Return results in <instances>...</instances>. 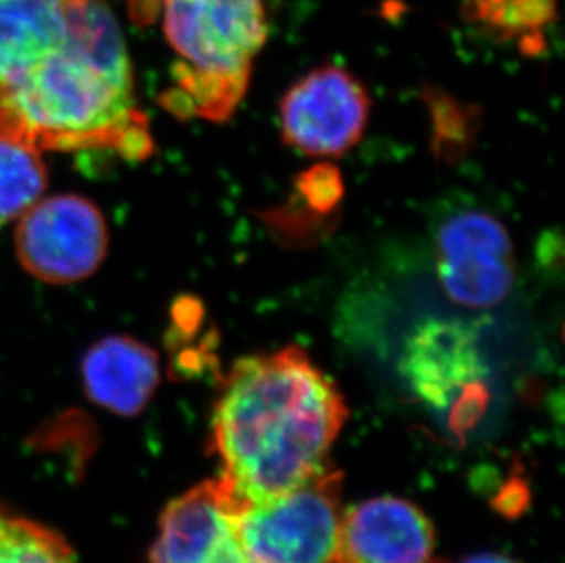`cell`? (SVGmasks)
Segmentation results:
<instances>
[{
	"label": "cell",
	"instance_id": "obj_16",
	"mask_svg": "<svg viewBox=\"0 0 565 563\" xmlns=\"http://www.w3.org/2000/svg\"><path fill=\"white\" fill-rule=\"evenodd\" d=\"M160 2L161 0H128V6H130V13H132L134 19L147 22L152 17L158 15Z\"/></svg>",
	"mask_w": 565,
	"mask_h": 563
},
{
	"label": "cell",
	"instance_id": "obj_9",
	"mask_svg": "<svg viewBox=\"0 0 565 563\" xmlns=\"http://www.w3.org/2000/svg\"><path fill=\"white\" fill-rule=\"evenodd\" d=\"M434 531L422 510L375 498L342 518L339 563H434Z\"/></svg>",
	"mask_w": 565,
	"mask_h": 563
},
{
	"label": "cell",
	"instance_id": "obj_6",
	"mask_svg": "<svg viewBox=\"0 0 565 563\" xmlns=\"http://www.w3.org/2000/svg\"><path fill=\"white\" fill-rule=\"evenodd\" d=\"M434 261L445 295L467 309L497 308L516 282L511 234L487 211L450 214L436 231Z\"/></svg>",
	"mask_w": 565,
	"mask_h": 563
},
{
	"label": "cell",
	"instance_id": "obj_8",
	"mask_svg": "<svg viewBox=\"0 0 565 563\" xmlns=\"http://www.w3.org/2000/svg\"><path fill=\"white\" fill-rule=\"evenodd\" d=\"M152 563H252L220 478L196 485L167 506Z\"/></svg>",
	"mask_w": 565,
	"mask_h": 563
},
{
	"label": "cell",
	"instance_id": "obj_17",
	"mask_svg": "<svg viewBox=\"0 0 565 563\" xmlns=\"http://www.w3.org/2000/svg\"><path fill=\"white\" fill-rule=\"evenodd\" d=\"M465 563H516L511 559H503V556H497V554H480L475 559H469Z\"/></svg>",
	"mask_w": 565,
	"mask_h": 563
},
{
	"label": "cell",
	"instance_id": "obj_15",
	"mask_svg": "<svg viewBox=\"0 0 565 563\" xmlns=\"http://www.w3.org/2000/svg\"><path fill=\"white\" fill-rule=\"evenodd\" d=\"M300 178H302L299 181L300 191L310 202L311 208L330 211L341 200L344 189H342L341 174L335 167L320 163L311 167Z\"/></svg>",
	"mask_w": 565,
	"mask_h": 563
},
{
	"label": "cell",
	"instance_id": "obj_11",
	"mask_svg": "<svg viewBox=\"0 0 565 563\" xmlns=\"http://www.w3.org/2000/svg\"><path fill=\"white\" fill-rule=\"evenodd\" d=\"M81 373L92 403L114 414L136 415L154 394L160 359L156 350L134 337H105L88 348Z\"/></svg>",
	"mask_w": 565,
	"mask_h": 563
},
{
	"label": "cell",
	"instance_id": "obj_7",
	"mask_svg": "<svg viewBox=\"0 0 565 563\" xmlns=\"http://www.w3.org/2000/svg\"><path fill=\"white\" fill-rule=\"evenodd\" d=\"M370 110L363 81L326 64L295 81L280 99L284 144L310 158H341L363 139Z\"/></svg>",
	"mask_w": 565,
	"mask_h": 563
},
{
	"label": "cell",
	"instance_id": "obj_12",
	"mask_svg": "<svg viewBox=\"0 0 565 563\" xmlns=\"http://www.w3.org/2000/svg\"><path fill=\"white\" fill-rule=\"evenodd\" d=\"M406 372L417 394L448 406L458 392L480 381V355L465 328L450 322H430L417 328L406 353Z\"/></svg>",
	"mask_w": 565,
	"mask_h": 563
},
{
	"label": "cell",
	"instance_id": "obj_18",
	"mask_svg": "<svg viewBox=\"0 0 565 563\" xmlns=\"http://www.w3.org/2000/svg\"><path fill=\"white\" fill-rule=\"evenodd\" d=\"M434 563H436V562H434Z\"/></svg>",
	"mask_w": 565,
	"mask_h": 563
},
{
	"label": "cell",
	"instance_id": "obj_5",
	"mask_svg": "<svg viewBox=\"0 0 565 563\" xmlns=\"http://www.w3.org/2000/svg\"><path fill=\"white\" fill-rule=\"evenodd\" d=\"M13 244L30 277L68 286L90 278L107 258V220L79 194L41 198L19 219Z\"/></svg>",
	"mask_w": 565,
	"mask_h": 563
},
{
	"label": "cell",
	"instance_id": "obj_10",
	"mask_svg": "<svg viewBox=\"0 0 565 563\" xmlns=\"http://www.w3.org/2000/svg\"><path fill=\"white\" fill-rule=\"evenodd\" d=\"M83 0H0V91L60 54Z\"/></svg>",
	"mask_w": 565,
	"mask_h": 563
},
{
	"label": "cell",
	"instance_id": "obj_14",
	"mask_svg": "<svg viewBox=\"0 0 565 563\" xmlns=\"http://www.w3.org/2000/svg\"><path fill=\"white\" fill-rule=\"evenodd\" d=\"M0 563H77L61 534L0 510Z\"/></svg>",
	"mask_w": 565,
	"mask_h": 563
},
{
	"label": "cell",
	"instance_id": "obj_4",
	"mask_svg": "<svg viewBox=\"0 0 565 563\" xmlns=\"http://www.w3.org/2000/svg\"><path fill=\"white\" fill-rule=\"evenodd\" d=\"M341 490L342 474L331 468L269 500L242 501L225 487L249 562L339 563L344 518Z\"/></svg>",
	"mask_w": 565,
	"mask_h": 563
},
{
	"label": "cell",
	"instance_id": "obj_13",
	"mask_svg": "<svg viewBox=\"0 0 565 563\" xmlns=\"http://www.w3.org/2000/svg\"><path fill=\"white\" fill-rule=\"evenodd\" d=\"M46 187L43 150L26 139L0 132V225L21 219L43 198Z\"/></svg>",
	"mask_w": 565,
	"mask_h": 563
},
{
	"label": "cell",
	"instance_id": "obj_1",
	"mask_svg": "<svg viewBox=\"0 0 565 563\" xmlns=\"http://www.w3.org/2000/svg\"><path fill=\"white\" fill-rule=\"evenodd\" d=\"M335 383L299 346L242 357L213 415L214 450L231 495L262 501L324 472L347 421Z\"/></svg>",
	"mask_w": 565,
	"mask_h": 563
},
{
	"label": "cell",
	"instance_id": "obj_2",
	"mask_svg": "<svg viewBox=\"0 0 565 563\" xmlns=\"http://www.w3.org/2000/svg\"><path fill=\"white\" fill-rule=\"evenodd\" d=\"M0 132L39 150L113 149L136 160L152 152L127 43L108 0H83L60 54L0 91Z\"/></svg>",
	"mask_w": 565,
	"mask_h": 563
},
{
	"label": "cell",
	"instance_id": "obj_3",
	"mask_svg": "<svg viewBox=\"0 0 565 563\" xmlns=\"http://www.w3.org/2000/svg\"><path fill=\"white\" fill-rule=\"evenodd\" d=\"M163 33L182 63L174 66L188 107L225 121L241 105L253 63L267 41L262 0H161Z\"/></svg>",
	"mask_w": 565,
	"mask_h": 563
}]
</instances>
